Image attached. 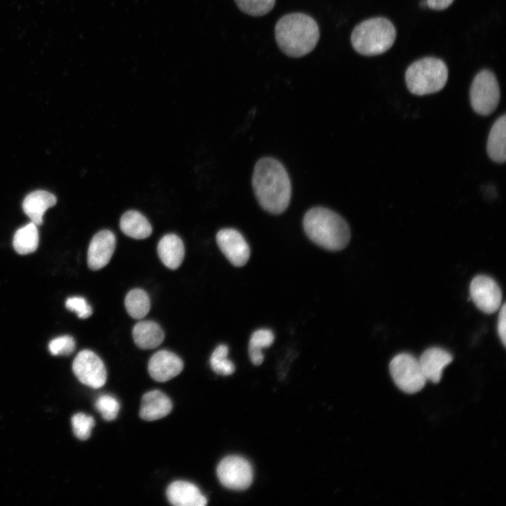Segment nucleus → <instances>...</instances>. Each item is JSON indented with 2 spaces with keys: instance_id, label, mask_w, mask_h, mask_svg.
<instances>
[{
  "instance_id": "1a4fd4ad",
  "label": "nucleus",
  "mask_w": 506,
  "mask_h": 506,
  "mask_svg": "<svg viewBox=\"0 0 506 506\" xmlns=\"http://www.w3.org/2000/svg\"><path fill=\"white\" fill-rule=\"evenodd\" d=\"M72 370L82 384L92 388L103 387L107 379V371L103 361L90 350H82L76 356Z\"/></svg>"
},
{
  "instance_id": "6e6552de",
  "label": "nucleus",
  "mask_w": 506,
  "mask_h": 506,
  "mask_svg": "<svg viewBox=\"0 0 506 506\" xmlns=\"http://www.w3.org/2000/svg\"><path fill=\"white\" fill-rule=\"evenodd\" d=\"M216 474L223 486L236 491L247 488L253 479L250 463L237 455H229L222 459L217 467Z\"/></svg>"
},
{
  "instance_id": "c756f323",
  "label": "nucleus",
  "mask_w": 506,
  "mask_h": 506,
  "mask_svg": "<svg viewBox=\"0 0 506 506\" xmlns=\"http://www.w3.org/2000/svg\"><path fill=\"white\" fill-rule=\"evenodd\" d=\"M65 306L70 311L76 313L82 319L89 318L92 314V309L86 299L81 297H72L67 299Z\"/></svg>"
},
{
  "instance_id": "4be33fe9",
  "label": "nucleus",
  "mask_w": 506,
  "mask_h": 506,
  "mask_svg": "<svg viewBox=\"0 0 506 506\" xmlns=\"http://www.w3.org/2000/svg\"><path fill=\"white\" fill-rule=\"evenodd\" d=\"M37 226L30 222L18 229L14 234L13 245L20 254H27L34 252L39 245Z\"/></svg>"
},
{
  "instance_id": "a878e982",
  "label": "nucleus",
  "mask_w": 506,
  "mask_h": 506,
  "mask_svg": "<svg viewBox=\"0 0 506 506\" xmlns=\"http://www.w3.org/2000/svg\"><path fill=\"white\" fill-rule=\"evenodd\" d=\"M241 11L252 16H262L270 12L275 0H235Z\"/></svg>"
},
{
  "instance_id": "9d476101",
  "label": "nucleus",
  "mask_w": 506,
  "mask_h": 506,
  "mask_svg": "<svg viewBox=\"0 0 506 506\" xmlns=\"http://www.w3.org/2000/svg\"><path fill=\"white\" fill-rule=\"evenodd\" d=\"M469 292L476 307L486 313H493L501 306V290L491 277L484 275L474 277L470 283Z\"/></svg>"
},
{
  "instance_id": "f03ea898",
  "label": "nucleus",
  "mask_w": 506,
  "mask_h": 506,
  "mask_svg": "<svg viewBox=\"0 0 506 506\" xmlns=\"http://www.w3.org/2000/svg\"><path fill=\"white\" fill-rule=\"evenodd\" d=\"M275 37L280 49L287 56L299 58L311 52L319 38L316 21L303 13L281 17L275 27Z\"/></svg>"
},
{
  "instance_id": "423d86ee",
  "label": "nucleus",
  "mask_w": 506,
  "mask_h": 506,
  "mask_svg": "<svg viewBox=\"0 0 506 506\" xmlns=\"http://www.w3.org/2000/svg\"><path fill=\"white\" fill-rule=\"evenodd\" d=\"M500 88L495 74L483 70L474 77L469 91L472 109L481 115L491 114L500 101Z\"/></svg>"
},
{
  "instance_id": "b1692460",
  "label": "nucleus",
  "mask_w": 506,
  "mask_h": 506,
  "mask_svg": "<svg viewBox=\"0 0 506 506\" xmlns=\"http://www.w3.org/2000/svg\"><path fill=\"white\" fill-rule=\"evenodd\" d=\"M124 305L127 313L135 319L145 317L149 312L150 301L148 294L141 289H134L125 297Z\"/></svg>"
},
{
  "instance_id": "bb28decb",
  "label": "nucleus",
  "mask_w": 506,
  "mask_h": 506,
  "mask_svg": "<svg viewBox=\"0 0 506 506\" xmlns=\"http://www.w3.org/2000/svg\"><path fill=\"white\" fill-rule=\"evenodd\" d=\"M72 424L74 435L81 440H86L91 436L95 420L92 416L79 413L72 417Z\"/></svg>"
},
{
  "instance_id": "20e7f679",
  "label": "nucleus",
  "mask_w": 506,
  "mask_h": 506,
  "mask_svg": "<svg viewBox=\"0 0 506 506\" xmlns=\"http://www.w3.org/2000/svg\"><path fill=\"white\" fill-rule=\"evenodd\" d=\"M396 37V30L389 20L375 17L360 22L354 27L351 42L356 52L370 56L388 51Z\"/></svg>"
},
{
  "instance_id": "2f4dec72",
  "label": "nucleus",
  "mask_w": 506,
  "mask_h": 506,
  "mask_svg": "<svg viewBox=\"0 0 506 506\" xmlns=\"http://www.w3.org/2000/svg\"><path fill=\"white\" fill-rule=\"evenodd\" d=\"M454 0H426L427 6L434 10H444L449 7Z\"/></svg>"
},
{
  "instance_id": "f8f14e48",
  "label": "nucleus",
  "mask_w": 506,
  "mask_h": 506,
  "mask_svg": "<svg viewBox=\"0 0 506 506\" xmlns=\"http://www.w3.org/2000/svg\"><path fill=\"white\" fill-rule=\"evenodd\" d=\"M116 239L108 230L98 232L91 239L88 249L87 263L93 271L105 266L110 261L115 251Z\"/></svg>"
},
{
  "instance_id": "cd10ccee",
  "label": "nucleus",
  "mask_w": 506,
  "mask_h": 506,
  "mask_svg": "<svg viewBox=\"0 0 506 506\" xmlns=\"http://www.w3.org/2000/svg\"><path fill=\"white\" fill-rule=\"evenodd\" d=\"M95 406L103 417L108 421L115 420L119 410V403L117 399L108 394L99 396Z\"/></svg>"
},
{
  "instance_id": "f257e3e1",
  "label": "nucleus",
  "mask_w": 506,
  "mask_h": 506,
  "mask_svg": "<svg viewBox=\"0 0 506 506\" xmlns=\"http://www.w3.org/2000/svg\"><path fill=\"white\" fill-rule=\"evenodd\" d=\"M252 188L261 207L271 214L283 213L288 207L291 183L283 165L277 160L264 157L256 164Z\"/></svg>"
},
{
  "instance_id": "9b49d317",
  "label": "nucleus",
  "mask_w": 506,
  "mask_h": 506,
  "mask_svg": "<svg viewBox=\"0 0 506 506\" xmlns=\"http://www.w3.org/2000/svg\"><path fill=\"white\" fill-rule=\"evenodd\" d=\"M221 251L235 266H242L250 255L249 247L242 235L235 229L223 228L216 236Z\"/></svg>"
},
{
  "instance_id": "412c9836",
  "label": "nucleus",
  "mask_w": 506,
  "mask_h": 506,
  "mask_svg": "<svg viewBox=\"0 0 506 506\" xmlns=\"http://www.w3.org/2000/svg\"><path fill=\"white\" fill-rule=\"evenodd\" d=\"M119 226L125 235L135 239H145L152 233L150 222L135 210L127 211L122 216Z\"/></svg>"
},
{
  "instance_id": "5701e85b",
  "label": "nucleus",
  "mask_w": 506,
  "mask_h": 506,
  "mask_svg": "<svg viewBox=\"0 0 506 506\" xmlns=\"http://www.w3.org/2000/svg\"><path fill=\"white\" fill-rule=\"evenodd\" d=\"M274 341V335L271 330L259 329L254 331L249 342V356L253 364L259 365L264 361L261 349L270 346Z\"/></svg>"
},
{
  "instance_id": "7ed1b4c3",
  "label": "nucleus",
  "mask_w": 506,
  "mask_h": 506,
  "mask_svg": "<svg viewBox=\"0 0 506 506\" xmlns=\"http://www.w3.org/2000/svg\"><path fill=\"white\" fill-rule=\"evenodd\" d=\"M303 226L313 242L328 250H341L350 240V229L346 221L325 207H316L306 212Z\"/></svg>"
},
{
  "instance_id": "6ab92c4d",
  "label": "nucleus",
  "mask_w": 506,
  "mask_h": 506,
  "mask_svg": "<svg viewBox=\"0 0 506 506\" xmlns=\"http://www.w3.org/2000/svg\"><path fill=\"white\" fill-rule=\"evenodd\" d=\"M132 335L135 344L143 349H155L164 339L162 329L157 323L151 320L137 323L133 327Z\"/></svg>"
},
{
  "instance_id": "39448f33",
  "label": "nucleus",
  "mask_w": 506,
  "mask_h": 506,
  "mask_svg": "<svg viewBox=\"0 0 506 506\" xmlns=\"http://www.w3.org/2000/svg\"><path fill=\"white\" fill-rule=\"evenodd\" d=\"M448 70L437 58L425 57L413 62L406 70L405 80L410 93L424 96L441 91L446 85Z\"/></svg>"
},
{
  "instance_id": "aec40b11",
  "label": "nucleus",
  "mask_w": 506,
  "mask_h": 506,
  "mask_svg": "<svg viewBox=\"0 0 506 506\" xmlns=\"http://www.w3.org/2000/svg\"><path fill=\"white\" fill-rule=\"evenodd\" d=\"M506 116L502 115L493 124L487 141L489 157L498 163L506 160Z\"/></svg>"
},
{
  "instance_id": "4468645a",
  "label": "nucleus",
  "mask_w": 506,
  "mask_h": 506,
  "mask_svg": "<svg viewBox=\"0 0 506 506\" xmlns=\"http://www.w3.org/2000/svg\"><path fill=\"white\" fill-rule=\"evenodd\" d=\"M418 361L426 380L437 383L445 367L452 362L453 356L441 348L431 347L422 353Z\"/></svg>"
},
{
  "instance_id": "f3484780",
  "label": "nucleus",
  "mask_w": 506,
  "mask_h": 506,
  "mask_svg": "<svg viewBox=\"0 0 506 506\" xmlns=\"http://www.w3.org/2000/svg\"><path fill=\"white\" fill-rule=\"evenodd\" d=\"M56 203V198L53 194L45 190H36L25 197L22 208L32 222L39 226L43 222L45 212Z\"/></svg>"
},
{
  "instance_id": "ddd939ff",
  "label": "nucleus",
  "mask_w": 506,
  "mask_h": 506,
  "mask_svg": "<svg viewBox=\"0 0 506 506\" xmlns=\"http://www.w3.org/2000/svg\"><path fill=\"white\" fill-rule=\"evenodd\" d=\"M183 368L182 360L167 350L155 353L149 360L148 370L150 377L160 382H167L178 375Z\"/></svg>"
},
{
  "instance_id": "dca6fc26",
  "label": "nucleus",
  "mask_w": 506,
  "mask_h": 506,
  "mask_svg": "<svg viewBox=\"0 0 506 506\" xmlns=\"http://www.w3.org/2000/svg\"><path fill=\"white\" fill-rule=\"evenodd\" d=\"M172 409L170 398L160 390L146 392L142 397L139 415L146 421H153L167 416Z\"/></svg>"
},
{
  "instance_id": "a211bd4d",
  "label": "nucleus",
  "mask_w": 506,
  "mask_h": 506,
  "mask_svg": "<svg viewBox=\"0 0 506 506\" xmlns=\"http://www.w3.org/2000/svg\"><path fill=\"white\" fill-rule=\"evenodd\" d=\"M157 253L162 262L170 269H176L181 264L185 254L181 239L174 234L163 236L157 245Z\"/></svg>"
},
{
  "instance_id": "0eeeda50",
  "label": "nucleus",
  "mask_w": 506,
  "mask_h": 506,
  "mask_svg": "<svg viewBox=\"0 0 506 506\" xmlns=\"http://www.w3.org/2000/svg\"><path fill=\"white\" fill-rule=\"evenodd\" d=\"M389 370L396 386L406 393H417L426 384L418 359L410 353L395 356L390 362Z\"/></svg>"
},
{
  "instance_id": "7c9ffc66",
  "label": "nucleus",
  "mask_w": 506,
  "mask_h": 506,
  "mask_svg": "<svg viewBox=\"0 0 506 506\" xmlns=\"http://www.w3.org/2000/svg\"><path fill=\"white\" fill-rule=\"evenodd\" d=\"M500 312L498 318V333L500 340L502 341L504 346L506 345V308L505 304H503L500 307Z\"/></svg>"
},
{
  "instance_id": "c85d7f7f",
  "label": "nucleus",
  "mask_w": 506,
  "mask_h": 506,
  "mask_svg": "<svg viewBox=\"0 0 506 506\" xmlns=\"http://www.w3.org/2000/svg\"><path fill=\"white\" fill-rule=\"evenodd\" d=\"M75 349V342L72 337L63 335L52 339L48 344V349L52 355H70Z\"/></svg>"
},
{
  "instance_id": "393cba45",
  "label": "nucleus",
  "mask_w": 506,
  "mask_h": 506,
  "mask_svg": "<svg viewBox=\"0 0 506 506\" xmlns=\"http://www.w3.org/2000/svg\"><path fill=\"white\" fill-rule=\"evenodd\" d=\"M228 349L225 344L219 345L212 353L210 365L214 372L221 375H229L234 372L235 365L227 358Z\"/></svg>"
},
{
  "instance_id": "2eb2a0df",
  "label": "nucleus",
  "mask_w": 506,
  "mask_h": 506,
  "mask_svg": "<svg viewBox=\"0 0 506 506\" xmlns=\"http://www.w3.org/2000/svg\"><path fill=\"white\" fill-rule=\"evenodd\" d=\"M167 497L176 506H205L207 503L198 487L186 481L172 482L167 489Z\"/></svg>"
}]
</instances>
